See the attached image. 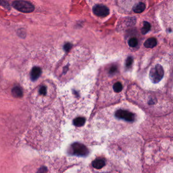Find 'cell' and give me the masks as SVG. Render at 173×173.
<instances>
[{"mask_svg":"<svg viewBox=\"0 0 173 173\" xmlns=\"http://www.w3.org/2000/svg\"><path fill=\"white\" fill-rule=\"evenodd\" d=\"M85 122V119L82 117L76 118L73 120V124L75 126L77 127H81L82 126H84Z\"/></svg>","mask_w":173,"mask_h":173,"instance_id":"8fae6325","label":"cell"},{"mask_svg":"<svg viewBox=\"0 0 173 173\" xmlns=\"http://www.w3.org/2000/svg\"><path fill=\"white\" fill-rule=\"evenodd\" d=\"M41 69L39 67L35 66L33 67L31 72V80L35 81L37 80L41 74Z\"/></svg>","mask_w":173,"mask_h":173,"instance_id":"8992f818","label":"cell"},{"mask_svg":"<svg viewBox=\"0 0 173 173\" xmlns=\"http://www.w3.org/2000/svg\"><path fill=\"white\" fill-rule=\"evenodd\" d=\"M151 29V25L147 22H144L143 23V27L141 29V32L142 34L145 35L149 32Z\"/></svg>","mask_w":173,"mask_h":173,"instance_id":"7c38bea8","label":"cell"},{"mask_svg":"<svg viewBox=\"0 0 173 173\" xmlns=\"http://www.w3.org/2000/svg\"><path fill=\"white\" fill-rule=\"evenodd\" d=\"M39 93L43 96H46L47 93V89L46 86H42L40 88Z\"/></svg>","mask_w":173,"mask_h":173,"instance_id":"2e32d148","label":"cell"},{"mask_svg":"<svg viewBox=\"0 0 173 173\" xmlns=\"http://www.w3.org/2000/svg\"><path fill=\"white\" fill-rule=\"evenodd\" d=\"M47 172V167H45L44 166H43V167H40V169L38 171L37 173H46Z\"/></svg>","mask_w":173,"mask_h":173,"instance_id":"ac0fdd59","label":"cell"},{"mask_svg":"<svg viewBox=\"0 0 173 173\" xmlns=\"http://www.w3.org/2000/svg\"><path fill=\"white\" fill-rule=\"evenodd\" d=\"M165 71L162 66L157 64L150 69L149 72V78L153 83H159L164 76Z\"/></svg>","mask_w":173,"mask_h":173,"instance_id":"6da1fadb","label":"cell"},{"mask_svg":"<svg viewBox=\"0 0 173 173\" xmlns=\"http://www.w3.org/2000/svg\"><path fill=\"white\" fill-rule=\"evenodd\" d=\"M116 71H117V68L115 66H113L111 68V69L110 70V73L111 74H113L114 73L116 72Z\"/></svg>","mask_w":173,"mask_h":173,"instance_id":"d6986e66","label":"cell"},{"mask_svg":"<svg viewBox=\"0 0 173 173\" xmlns=\"http://www.w3.org/2000/svg\"><path fill=\"white\" fill-rule=\"evenodd\" d=\"M71 152L77 156H86L89 154V151L84 145L81 143H75L72 145Z\"/></svg>","mask_w":173,"mask_h":173,"instance_id":"3957f363","label":"cell"},{"mask_svg":"<svg viewBox=\"0 0 173 173\" xmlns=\"http://www.w3.org/2000/svg\"><path fill=\"white\" fill-rule=\"evenodd\" d=\"M92 165L95 169H102L105 165V162L102 159H97L93 162Z\"/></svg>","mask_w":173,"mask_h":173,"instance_id":"9c48e42d","label":"cell"},{"mask_svg":"<svg viewBox=\"0 0 173 173\" xmlns=\"http://www.w3.org/2000/svg\"><path fill=\"white\" fill-rule=\"evenodd\" d=\"M12 93L15 97H21L23 96V90L19 86H15L13 87L12 89Z\"/></svg>","mask_w":173,"mask_h":173,"instance_id":"30bf717a","label":"cell"},{"mask_svg":"<svg viewBox=\"0 0 173 173\" xmlns=\"http://www.w3.org/2000/svg\"><path fill=\"white\" fill-rule=\"evenodd\" d=\"M157 45V40L154 38H150L145 42L144 45L147 48H153Z\"/></svg>","mask_w":173,"mask_h":173,"instance_id":"52a82bcc","label":"cell"},{"mask_svg":"<svg viewBox=\"0 0 173 173\" xmlns=\"http://www.w3.org/2000/svg\"><path fill=\"white\" fill-rule=\"evenodd\" d=\"M115 116L117 118L123 119L129 122H133L135 119V115L134 113L127 110L122 109H119L116 111Z\"/></svg>","mask_w":173,"mask_h":173,"instance_id":"277c9868","label":"cell"},{"mask_svg":"<svg viewBox=\"0 0 173 173\" xmlns=\"http://www.w3.org/2000/svg\"><path fill=\"white\" fill-rule=\"evenodd\" d=\"M122 89H123L122 85L119 82H116V83H115L113 85V90L116 93H119L122 92Z\"/></svg>","mask_w":173,"mask_h":173,"instance_id":"4fadbf2b","label":"cell"},{"mask_svg":"<svg viewBox=\"0 0 173 173\" xmlns=\"http://www.w3.org/2000/svg\"><path fill=\"white\" fill-rule=\"evenodd\" d=\"M133 62V59L131 56L127 57V60H126V67H130L132 65Z\"/></svg>","mask_w":173,"mask_h":173,"instance_id":"9a60e30c","label":"cell"},{"mask_svg":"<svg viewBox=\"0 0 173 173\" xmlns=\"http://www.w3.org/2000/svg\"><path fill=\"white\" fill-rule=\"evenodd\" d=\"M128 44L130 47H135L137 46L138 42L137 39L135 38H132L129 40Z\"/></svg>","mask_w":173,"mask_h":173,"instance_id":"5bb4252c","label":"cell"},{"mask_svg":"<svg viewBox=\"0 0 173 173\" xmlns=\"http://www.w3.org/2000/svg\"><path fill=\"white\" fill-rule=\"evenodd\" d=\"M146 5L144 3L140 2L135 5L133 7V11L136 13H141L144 11Z\"/></svg>","mask_w":173,"mask_h":173,"instance_id":"ba28073f","label":"cell"},{"mask_svg":"<svg viewBox=\"0 0 173 173\" xmlns=\"http://www.w3.org/2000/svg\"><path fill=\"white\" fill-rule=\"evenodd\" d=\"M12 6L19 11L23 13H31L35 10V7L31 3L24 1H16L12 3Z\"/></svg>","mask_w":173,"mask_h":173,"instance_id":"7a4b0ae2","label":"cell"},{"mask_svg":"<svg viewBox=\"0 0 173 173\" xmlns=\"http://www.w3.org/2000/svg\"><path fill=\"white\" fill-rule=\"evenodd\" d=\"M72 47V45L71 43H67L64 45V49L66 51L68 52L70 50Z\"/></svg>","mask_w":173,"mask_h":173,"instance_id":"e0dca14e","label":"cell"},{"mask_svg":"<svg viewBox=\"0 0 173 173\" xmlns=\"http://www.w3.org/2000/svg\"><path fill=\"white\" fill-rule=\"evenodd\" d=\"M93 13L99 17H106L109 14V9L104 5L97 4L93 9Z\"/></svg>","mask_w":173,"mask_h":173,"instance_id":"5b68a950","label":"cell"}]
</instances>
